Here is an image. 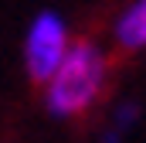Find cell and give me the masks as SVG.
Here are the masks:
<instances>
[{
    "mask_svg": "<svg viewBox=\"0 0 146 143\" xmlns=\"http://www.w3.org/2000/svg\"><path fill=\"white\" fill-rule=\"evenodd\" d=\"M102 82H106L102 55L92 44L78 41L65 51L58 72L48 82V109L54 116H78L82 109H88L95 102Z\"/></svg>",
    "mask_w": 146,
    "mask_h": 143,
    "instance_id": "1",
    "label": "cell"
},
{
    "mask_svg": "<svg viewBox=\"0 0 146 143\" xmlns=\"http://www.w3.org/2000/svg\"><path fill=\"white\" fill-rule=\"evenodd\" d=\"M65 51H68L65 24L54 14H37L31 31H27V72H31V78L34 82H51V75L58 72Z\"/></svg>",
    "mask_w": 146,
    "mask_h": 143,
    "instance_id": "2",
    "label": "cell"
},
{
    "mask_svg": "<svg viewBox=\"0 0 146 143\" xmlns=\"http://www.w3.org/2000/svg\"><path fill=\"white\" fill-rule=\"evenodd\" d=\"M119 41L126 48H143L146 44V0L126 10V17L119 21Z\"/></svg>",
    "mask_w": 146,
    "mask_h": 143,
    "instance_id": "3",
    "label": "cell"
}]
</instances>
